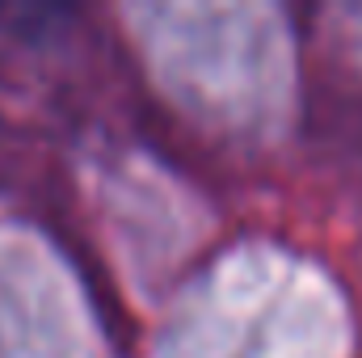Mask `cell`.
Here are the masks:
<instances>
[]
</instances>
